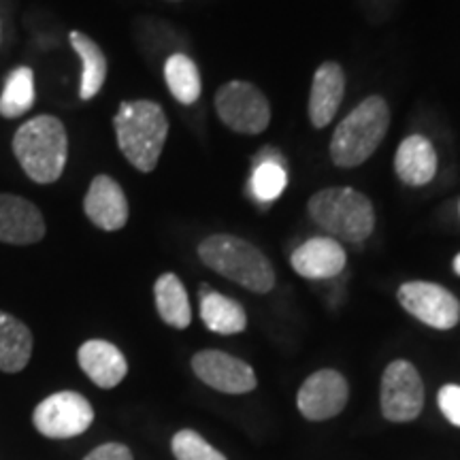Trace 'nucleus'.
Masks as SVG:
<instances>
[{"mask_svg":"<svg viewBox=\"0 0 460 460\" xmlns=\"http://www.w3.org/2000/svg\"><path fill=\"white\" fill-rule=\"evenodd\" d=\"M424 384L407 360L390 362L382 377V413L390 422H411L422 413Z\"/></svg>","mask_w":460,"mask_h":460,"instance_id":"nucleus-9","label":"nucleus"},{"mask_svg":"<svg viewBox=\"0 0 460 460\" xmlns=\"http://www.w3.org/2000/svg\"><path fill=\"white\" fill-rule=\"evenodd\" d=\"M437 402H439L441 413L450 420L454 427L460 429V386H456V384H447V386L439 390Z\"/></svg>","mask_w":460,"mask_h":460,"instance_id":"nucleus-26","label":"nucleus"},{"mask_svg":"<svg viewBox=\"0 0 460 460\" xmlns=\"http://www.w3.org/2000/svg\"><path fill=\"white\" fill-rule=\"evenodd\" d=\"M349 399V386L335 369H320L309 376L298 390V411L307 420L322 422L339 416Z\"/></svg>","mask_w":460,"mask_h":460,"instance_id":"nucleus-10","label":"nucleus"},{"mask_svg":"<svg viewBox=\"0 0 460 460\" xmlns=\"http://www.w3.org/2000/svg\"><path fill=\"white\" fill-rule=\"evenodd\" d=\"M84 211L96 228L119 230L128 222V200L122 186L109 175H96L84 199Z\"/></svg>","mask_w":460,"mask_h":460,"instance_id":"nucleus-13","label":"nucleus"},{"mask_svg":"<svg viewBox=\"0 0 460 460\" xmlns=\"http://www.w3.org/2000/svg\"><path fill=\"white\" fill-rule=\"evenodd\" d=\"M345 94V73L337 62H322L314 75L309 94V119L315 128L329 126L339 111Z\"/></svg>","mask_w":460,"mask_h":460,"instance_id":"nucleus-15","label":"nucleus"},{"mask_svg":"<svg viewBox=\"0 0 460 460\" xmlns=\"http://www.w3.org/2000/svg\"><path fill=\"white\" fill-rule=\"evenodd\" d=\"M0 41H3V24H0Z\"/></svg>","mask_w":460,"mask_h":460,"instance_id":"nucleus-29","label":"nucleus"},{"mask_svg":"<svg viewBox=\"0 0 460 460\" xmlns=\"http://www.w3.org/2000/svg\"><path fill=\"white\" fill-rule=\"evenodd\" d=\"M169 3H181V0H169Z\"/></svg>","mask_w":460,"mask_h":460,"instance_id":"nucleus-30","label":"nucleus"},{"mask_svg":"<svg viewBox=\"0 0 460 460\" xmlns=\"http://www.w3.org/2000/svg\"><path fill=\"white\" fill-rule=\"evenodd\" d=\"M288 183V172L281 163L279 154H275L271 147L264 149L262 154L256 156V166L252 172L250 190L254 199L262 200V203H271L284 192Z\"/></svg>","mask_w":460,"mask_h":460,"instance_id":"nucleus-24","label":"nucleus"},{"mask_svg":"<svg viewBox=\"0 0 460 460\" xmlns=\"http://www.w3.org/2000/svg\"><path fill=\"white\" fill-rule=\"evenodd\" d=\"M73 49L77 51L79 60H82V85H79V96L82 101H92L102 90L107 79V58L102 49L96 45L94 39L88 34L73 31L68 34Z\"/></svg>","mask_w":460,"mask_h":460,"instance_id":"nucleus-20","label":"nucleus"},{"mask_svg":"<svg viewBox=\"0 0 460 460\" xmlns=\"http://www.w3.org/2000/svg\"><path fill=\"white\" fill-rule=\"evenodd\" d=\"M454 271H456V275H460V254L454 258Z\"/></svg>","mask_w":460,"mask_h":460,"instance_id":"nucleus-28","label":"nucleus"},{"mask_svg":"<svg viewBox=\"0 0 460 460\" xmlns=\"http://www.w3.org/2000/svg\"><path fill=\"white\" fill-rule=\"evenodd\" d=\"M32 332L24 322L0 312V371L20 373L32 356Z\"/></svg>","mask_w":460,"mask_h":460,"instance_id":"nucleus-19","label":"nucleus"},{"mask_svg":"<svg viewBox=\"0 0 460 460\" xmlns=\"http://www.w3.org/2000/svg\"><path fill=\"white\" fill-rule=\"evenodd\" d=\"M13 154L34 183H54L65 172L68 135L56 115H37L13 135Z\"/></svg>","mask_w":460,"mask_h":460,"instance_id":"nucleus-2","label":"nucleus"},{"mask_svg":"<svg viewBox=\"0 0 460 460\" xmlns=\"http://www.w3.org/2000/svg\"><path fill=\"white\" fill-rule=\"evenodd\" d=\"M216 111L230 130L261 135L271 122V105L254 84L234 79L216 92Z\"/></svg>","mask_w":460,"mask_h":460,"instance_id":"nucleus-6","label":"nucleus"},{"mask_svg":"<svg viewBox=\"0 0 460 460\" xmlns=\"http://www.w3.org/2000/svg\"><path fill=\"white\" fill-rule=\"evenodd\" d=\"M94 420V410L85 396L65 390L56 393L39 402L32 413V422L37 430L51 439H71L85 433Z\"/></svg>","mask_w":460,"mask_h":460,"instance_id":"nucleus-7","label":"nucleus"},{"mask_svg":"<svg viewBox=\"0 0 460 460\" xmlns=\"http://www.w3.org/2000/svg\"><path fill=\"white\" fill-rule=\"evenodd\" d=\"M199 258L211 271L256 295H267L275 286V271L269 258L250 241L234 234H211L203 239Z\"/></svg>","mask_w":460,"mask_h":460,"instance_id":"nucleus-3","label":"nucleus"},{"mask_svg":"<svg viewBox=\"0 0 460 460\" xmlns=\"http://www.w3.org/2000/svg\"><path fill=\"white\" fill-rule=\"evenodd\" d=\"M79 367L99 388H115L128 373V362L113 343L90 339L79 348Z\"/></svg>","mask_w":460,"mask_h":460,"instance_id":"nucleus-16","label":"nucleus"},{"mask_svg":"<svg viewBox=\"0 0 460 460\" xmlns=\"http://www.w3.org/2000/svg\"><path fill=\"white\" fill-rule=\"evenodd\" d=\"M390 126V109L382 96H369L352 109V113L337 126L331 139V158L341 169H354L367 163Z\"/></svg>","mask_w":460,"mask_h":460,"instance_id":"nucleus-4","label":"nucleus"},{"mask_svg":"<svg viewBox=\"0 0 460 460\" xmlns=\"http://www.w3.org/2000/svg\"><path fill=\"white\" fill-rule=\"evenodd\" d=\"M164 82L175 101L181 105H194L203 92L197 62L186 54H172L164 62Z\"/></svg>","mask_w":460,"mask_h":460,"instance_id":"nucleus-23","label":"nucleus"},{"mask_svg":"<svg viewBox=\"0 0 460 460\" xmlns=\"http://www.w3.org/2000/svg\"><path fill=\"white\" fill-rule=\"evenodd\" d=\"M290 264L301 278L331 279L343 271L348 264V254L337 239L314 237L292 252Z\"/></svg>","mask_w":460,"mask_h":460,"instance_id":"nucleus-14","label":"nucleus"},{"mask_svg":"<svg viewBox=\"0 0 460 460\" xmlns=\"http://www.w3.org/2000/svg\"><path fill=\"white\" fill-rule=\"evenodd\" d=\"M154 296H156V309L166 324L172 329H188L192 322V309H190L188 292L181 279L175 273L160 275L154 284Z\"/></svg>","mask_w":460,"mask_h":460,"instance_id":"nucleus-21","label":"nucleus"},{"mask_svg":"<svg viewBox=\"0 0 460 460\" xmlns=\"http://www.w3.org/2000/svg\"><path fill=\"white\" fill-rule=\"evenodd\" d=\"M45 237V220L39 207L17 194H0V241L32 245Z\"/></svg>","mask_w":460,"mask_h":460,"instance_id":"nucleus-12","label":"nucleus"},{"mask_svg":"<svg viewBox=\"0 0 460 460\" xmlns=\"http://www.w3.org/2000/svg\"><path fill=\"white\" fill-rule=\"evenodd\" d=\"M171 450L177 460H226L209 441H205L197 430L183 429L172 437Z\"/></svg>","mask_w":460,"mask_h":460,"instance_id":"nucleus-25","label":"nucleus"},{"mask_svg":"<svg viewBox=\"0 0 460 460\" xmlns=\"http://www.w3.org/2000/svg\"><path fill=\"white\" fill-rule=\"evenodd\" d=\"M192 369L200 382L217 393L247 394L256 388V373L247 362L220 349H203L192 358Z\"/></svg>","mask_w":460,"mask_h":460,"instance_id":"nucleus-11","label":"nucleus"},{"mask_svg":"<svg viewBox=\"0 0 460 460\" xmlns=\"http://www.w3.org/2000/svg\"><path fill=\"white\" fill-rule=\"evenodd\" d=\"M84 460H132V454L122 444H105L92 450Z\"/></svg>","mask_w":460,"mask_h":460,"instance_id":"nucleus-27","label":"nucleus"},{"mask_svg":"<svg viewBox=\"0 0 460 460\" xmlns=\"http://www.w3.org/2000/svg\"><path fill=\"white\" fill-rule=\"evenodd\" d=\"M396 296L407 314L430 329L450 331L460 322L458 298L433 281H407Z\"/></svg>","mask_w":460,"mask_h":460,"instance_id":"nucleus-8","label":"nucleus"},{"mask_svg":"<svg viewBox=\"0 0 460 460\" xmlns=\"http://www.w3.org/2000/svg\"><path fill=\"white\" fill-rule=\"evenodd\" d=\"M200 320L217 335H237L247 329L245 309L209 286H200Z\"/></svg>","mask_w":460,"mask_h":460,"instance_id":"nucleus-18","label":"nucleus"},{"mask_svg":"<svg viewBox=\"0 0 460 460\" xmlns=\"http://www.w3.org/2000/svg\"><path fill=\"white\" fill-rule=\"evenodd\" d=\"M309 216L345 243H362L376 228V209L369 197L352 188H326L307 203Z\"/></svg>","mask_w":460,"mask_h":460,"instance_id":"nucleus-5","label":"nucleus"},{"mask_svg":"<svg viewBox=\"0 0 460 460\" xmlns=\"http://www.w3.org/2000/svg\"><path fill=\"white\" fill-rule=\"evenodd\" d=\"M37 101L34 73L28 66H17L4 79L0 92V115L7 119H17L31 111Z\"/></svg>","mask_w":460,"mask_h":460,"instance_id":"nucleus-22","label":"nucleus"},{"mask_svg":"<svg viewBox=\"0 0 460 460\" xmlns=\"http://www.w3.org/2000/svg\"><path fill=\"white\" fill-rule=\"evenodd\" d=\"M119 152L141 172L158 166L160 154L169 137V119L164 109L154 101H126L113 118Z\"/></svg>","mask_w":460,"mask_h":460,"instance_id":"nucleus-1","label":"nucleus"},{"mask_svg":"<svg viewBox=\"0 0 460 460\" xmlns=\"http://www.w3.org/2000/svg\"><path fill=\"white\" fill-rule=\"evenodd\" d=\"M394 171L407 186H424L437 172L433 143L422 135H411L401 143L394 156Z\"/></svg>","mask_w":460,"mask_h":460,"instance_id":"nucleus-17","label":"nucleus"}]
</instances>
